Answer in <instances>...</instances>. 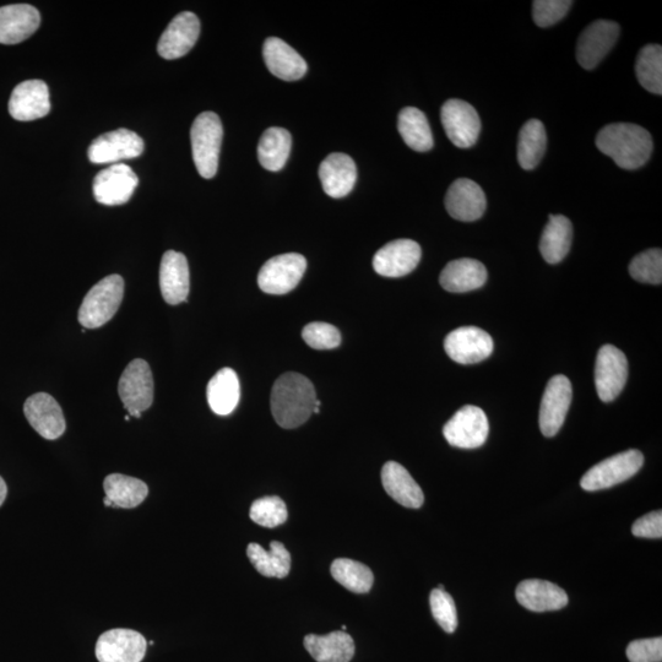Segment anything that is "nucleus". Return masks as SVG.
Returning a JSON list of instances; mask_svg holds the SVG:
<instances>
[{
    "mask_svg": "<svg viewBox=\"0 0 662 662\" xmlns=\"http://www.w3.org/2000/svg\"><path fill=\"white\" fill-rule=\"evenodd\" d=\"M270 405L276 423L286 430H292L308 421L314 408H320V401L307 377L289 372L282 374L275 382Z\"/></svg>",
    "mask_w": 662,
    "mask_h": 662,
    "instance_id": "f257e3e1",
    "label": "nucleus"
},
{
    "mask_svg": "<svg viewBox=\"0 0 662 662\" xmlns=\"http://www.w3.org/2000/svg\"><path fill=\"white\" fill-rule=\"evenodd\" d=\"M596 146L623 170H637L653 153V139L647 129L632 123H613L602 128Z\"/></svg>",
    "mask_w": 662,
    "mask_h": 662,
    "instance_id": "f03ea898",
    "label": "nucleus"
},
{
    "mask_svg": "<svg viewBox=\"0 0 662 662\" xmlns=\"http://www.w3.org/2000/svg\"><path fill=\"white\" fill-rule=\"evenodd\" d=\"M222 138L224 128L216 113L203 112L195 118L191 129L193 160L205 179L214 178L219 168Z\"/></svg>",
    "mask_w": 662,
    "mask_h": 662,
    "instance_id": "7ed1b4c3",
    "label": "nucleus"
},
{
    "mask_svg": "<svg viewBox=\"0 0 662 662\" xmlns=\"http://www.w3.org/2000/svg\"><path fill=\"white\" fill-rule=\"evenodd\" d=\"M124 297L121 275H110L97 282L85 296L79 309V323L85 329H97L116 316Z\"/></svg>",
    "mask_w": 662,
    "mask_h": 662,
    "instance_id": "20e7f679",
    "label": "nucleus"
},
{
    "mask_svg": "<svg viewBox=\"0 0 662 662\" xmlns=\"http://www.w3.org/2000/svg\"><path fill=\"white\" fill-rule=\"evenodd\" d=\"M119 398L129 416L139 419L154 403V378L149 363L137 358L129 363L118 384Z\"/></svg>",
    "mask_w": 662,
    "mask_h": 662,
    "instance_id": "39448f33",
    "label": "nucleus"
},
{
    "mask_svg": "<svg viewBox=\"0 0 662 662\" xmlns=\"http://www.w3.org/2000/svg\"><path fill=\"white\" fill-rule=\"evenodd\" d=\"M643 464L644 457L639 450H626L591 468L583 476L580 486L589 492L606 490L631 479L642 469Z\"/></svg>",
    "mask_w": 662,
    "mask_h": 662,
    "instance_id": "423d86ee",
    "label": "nucleus"
},
{
    "mask_svg": "<svg viewBox=\"0 0 662 662\" xmlns=\"http://www.w3.org/2000/svg\"><path fill=\"white\" fill-rule=\"evenodd\" d=\"M306 269L307 260L302 254H281L269 259L260 269L258 285L269 295H285L296 289Z\"/></svg>",
    "mask_w": 662,
    "mask_h": 662,
    "instance_id": "0eeeda50",
    "label": "nucleus"
},
{
    "mask_svg": "<svg viewBox=\"0 0 662 662\" xmlns=\"http://www.w3.org/2000/svg\"><path fill=\"white\" fill-rule=\"evenodd\" d=\"M490 425L484 411L476 406H464L443 428L444 437L450 446L461 449H476L487 441Z\"/></svg>",
    "mask_w": 662,
    "mask_h": 662,
    "instance_id": "6e6552de",
    "label": "nucleus"
},
{
    "mask_svg": "<svg viewBox=\"0 0 662 662\" xmlns=\"http://www.w3.org/2000/svg\"><path fill=\"white\" fill-rule=\"evenodd\" d=\"M144 153V140L128 129H117L100 135L92 141L88 150L92 164H113L135 159Z\"/></svg>",
    "mask_w": 662,
    "mask_h": 662,
    "instance_id": "1a4fd4ad",
    "label": "nucleus"
},
{
    "mask_svg": "<svg viewBox=\"0 0 662 662\" xmlns=\"http://www.w3.org/2000/svg\"><path fill=\"white\" fill-rule=\"evenodd\" d=\"M628 379V360L612 345L602 346L596 358L595 385L599 398L611 403L622 393Z\"/></svg>",
    "mask_w": 662,
    "mask_h": 662,
    "instance_id": "9d476101",
    "label": "nucleus"
},
{
    "mask_svg": "<svg viewBox=\"0 0 662 662\" xmlns=\"http://www.w3.org/2000/svg\"><path fill=\"white\" fill-rule=\"evenodd\" d=\"M441 119L447 137L461 149L471 148L480 137L481 121L479 113L470 103L449 100L441 110Z\"/></svg>",
    "mask_w": 662,
    "mask_h": 662,
    "instance_id": "9b49d317",
    "label": "nucleus"
},
{
    "mask_svg": "<svg viewBox=\"0 0 662 662\" xmlns=\"http://www.w3.org/2000/svg\"><path fill=\"white\" fill-rule=\"evenodd\" d=\"M620 36V25L615 21L598 20L590 24L580 35L577 45V61L586 70L602 62L616 45Z\"/></svg>",
    "mask_w": 662,
    "mask_h": 662,
    "instance_id": "f8f14e48",
    "label": "nucleus"
},
{
    "mask_svg": "<svg viewBox=\"0 0 662 662\" xmlns=\"http://www.w3.org/2000/svg\"><path fill=\"white\" fill-rule=\"evenodd\" d=\"M572 403V384L566 376H555L547 383L540 408V430L545 437L560 432Z\"/></svg>",
    "mask_w": 662,
    "mask_h": 662,
    "instance_id": "ddd939ff",
    "label": "nucleus"
},
{
    "mask_svg": "<svg viewBox=\"0 0 662 662\" xmlns=\"http://www.w3.org/2000/svg\"><path fill=\"white\" fill-rule=\"evenodd\" d=\"M146 647L143 634L133 629H112L97 640L96 658L100 662H141Z\"/></svg>",
    "mask_w": 662,
    "mask_h": 662,
    "instance_id": "4468645a",
    "label": "nucleus"
},
{
    "mask_svg": "<svg viewBox=\"0 0 662 662\" xmlns=\"http://www.w3.org/2000/svg\"><path fill=\"white\" fill-rule=\"evenodd\" d=\"M139 178L128 165L116 164L103 170L94 179L92 189L100 204L123 205L133 197Z\"/></svg>",
    "mask_w": 662,
    "mask_h": 662,
    "instance_id": "2eb2a0df",
    "label": "nucleus"
},
{
    "mask_svg": "<svg viewBox=\"0 0 662 662\" xmlns=\"http://www.w3.org/2000/svg\"><path fill=\"white\" fill-rule=\"evenodd\" d=\"M444 349L460 365L485 361L493 352V340L485 330L476 327L455 329L444 340Z\"/></svg>",
    "mask_w": 662,
    "mask_h": 662,
    "instance_id": "dca6fc26",
    "label": "nucleus"
},
{
    "mask_svg": "<svg viewBox=\"0 0 662 662\" xmlns=\"http://www.w3.org/2000/svg\"><path fill=\"white\" fill-rule=\"evenodd\" d=\"M421 247L412 240H396L374 255L373 268L384 278H403L414 271L421 260Z\"/></svg>",
    "mask_w": 662,
    "mask_h": 662,
    "instance_id": "f3484780",
    "label": "nucleus"
},
{
    "mask_svg": "<svg viewBox=\"0 0 662 662\" xmlns=\"http://www.w3.org/2000/svg\"><path fill=\"white\" fill-rule=\"evenodd\" d=\"M50 111V90L45 81H24L16 86L10 96L9 113L16 121H36L46 117Z\"/></svg>",
    "mask_w": 662,
    "mask_h": 662,
    "instance_id": "a211bd4d",
    "label": "nucleus"
},
{
    "mask_svg": "<svg viewBox=\"0 0 662 662\" xmlns=\"http://www.w3.org/2000/svg\"><path fill=\"white\" fill-rule=\"evenodd\" d=\"M24 414L31 427L48 441L62 437L67 428L61 406L47 393L30 396L24 405Z\"/></svg>",
    "mask_w": 662,
    "mask_h": 662,
    "instance_id": "6ab92c4d",
    "label": "nucleus"
},
{
    "mask_svg": "<svg viewBox=\"0 0 662 662\" xmlns=\"http://www.w3.org/2000/svg\"><path fill=\"white\" fill-rule=\"evenodd\" d=\"M199 35L198 16L189 12L178 14L161 35L157 52L168 61L184 57L197 43Z\"/></svg>",
    "mask_w": 662,
    "mask_h": 662,
    "instance_id": "aec40b11",
    "label": "nucleus"
},
{
    "mask_svg": "<svg viewBox=\"0 0 662 662\" xmlns=\"http://www.w3.org/2000/svg\"><path fill=\"white\" fill-rule=\"evenodd\" d=\"M486 195L479 184L460 178L449 187L446 195L448 214L455 220L472 222L485 214Z\"/></svg>",
    "mask_w": 662,
    "mask_h": 662,
    "instance_id": "412c9836",
    "label": "nucleus"
},
{
    "mask_svg": "<svg viewBox=\"0 0 662 662\" xmlns=\"http://www.w3.org/2000/svg\"><path fill=\"white\" fill-rule=\"evenodd\" d=\"M191 287L188 260L186 255L167 251L160 267V289L162 297L171 306L186 302Z\"/></svg>",
    "mask_w": 662,
    "mask_h": 662,
    "instance_id": "4be33fe9",
    "label": "nucleus"
},
{
    "mask_svg": "<svg viewBox=\"0 0 662 662\" xmlns=\"http://www.w3.org/2000/svg\"><path fill=\"white\" fill-rule=\"evenodd\" d=\"M41 24L39 10L29 4L0 8V43L18 45L34 35Z\"/></svg>",
    "mask_w": 662,
    "mask_h": 662,
    "instance_id": "5701e85b",
    "label": "nucleus"
},
{
    "mask_svg": "<svg viewBox=\"0 0 662 662\" xmlns=\"http://www.w3.org/2000/svg\"><path fill=\"white\" fill-rule=\"evenodd\" d=\"M263 57L269 72L281 80H300L307 73V63L301 54L278 37L265 40Z\"/></svg>",
    "mask_w": 662,
    "mask_h": 662,
    "instance_id": "b1692460",
    "label": "nucleus"
},
{
    "mask_svg": "<svg viewBox=\"0 0 662 662\" xmlns=\"http://www.w3.org/2000/svg\"><path fill=\"white\" fill-rule=\"evenodd\" d=\"M319 178L329 197L344 198L355 187L357 167L349 155L331 154L320 164Z\"/></svg>",
    "mask_w": 662,
    "mask_h": 662,
    "instance_id": "393cba45",
    "label": "nucleus"
},
{
    "mask_svg": "<svg viewBox=\"0 0 662 662\" xmlns=\"http://www.w3.org/2000/svg\"><path fill=\"white\" fill-rule=\"evenodd\" d=\"M515 595L520 605L533 612L558 611L568 604L566 591L547 580H524Z\"/></svg>",
    "mask_w": 662,
    "mask_h": 662,
    "instance_id": "a878e982",
    "label": "nucleus"
},
{
    "mask_svg": "<svg viewBox=\"0 0 662 662\" xmlns=\"http://www.w3.org/2000/svg\"><path fill=\"white\" fill-rule=\"evenodd\" d=\"M382 482L384 490L401 506L417 509L425 502L421 487L412 479L409 471L395 461H388L383 466Z\"/></svg>",
    "mask_w": 662,
    "mask_h": 662,
    "instance_id": "bb28decb",
    "label": "nucleus"
},
{
    "mask_svg": "<svg viewBox=\"0 0 662 662\" xmlns=\"http://www.w3.org/2000/svg\"><path fill=\"white\" fill-rule=\"evenodd\" d=\"M487 281L485 265L475 259H458L443 269L439 282L444 290L464 293L480 289Z\"/></svg>",
    "mask_w": 662,
    "mask_h": 662,
    "instance_id": "cd10ccee",
    "label": "nucleus"
},
{
    "mask_svg": "<svg viewBox=\"0 0 662 662\" xmlns=\"http://www.w3.org/2000/svg\"><path fill=\"white\" fill-rule=\"evenodd\" d=\"M210 409L219 416H227L236 410L241 399V385L237 373L222 368L210 379L206 389Z\"/></svg>",
    "mask_w": 662,
    "mask_h": 662,
    "instance_id": "c85d7f7f",
    "label": "nucleus"
},
{
    "mask_svg": "<svg viewBox=\"0 0 662 662\" xmlns=\"http://www.w3.org/2000/svg\"><path fill=\"white\" fill-rule=\"evenodd\" d=\"M305 648L317 662H350L355 655L354 639L343 631L327 636L308 634Z\"/></svg>",
    "mask_w": 662,
    "mask_h": 662,
    "instance_id": "c756f323",
    "label": "nucleus"
},
{
    "mask_svg": "<svg viewBox=\"0 0 662 662\" xmlns=\"http://www.w3.org/2000/svg\"><path fill=\"white\" fill-rule=\"evenodd\" d=\"M572 237L571 220L563 215H550L540 241V252L548 264L561 263L567 257Z\"/></svg>",
    "mask_w": 662,
    "mask_h": 662,
    "instance_id": "7c9ffc66",
    "label": "nucleus"
},
{
    "mask_svg": "<svg viewBox=\"0 0 662 662\" xmlns=\"http://www.w3.org/2000/svg\"><path fill=\"white\" fill-rule=\"evenodd\" d=\"M292 148L289 130L273 127L265 130L258 145V159L265 170L278 172L285 167Z\"/></svg>",
    "mask_w": 662,
    "mask_h": 662,
    "instance_id": "2f4dec72",
    "label": "nucleus"
},
{
    "mask_svg": "<svg viewBox=\"0 0 662 662\" xmlns=\"http://www.w3.org/2000/svg\"><path fill=\"white\" fill-rule=\"evenodd\" d=\"M247 555L255 569L264 577L282 579L290 573V552L279 541L271 542L269 551H265L258 544H249Z\"/></svg>",
    "mask_w": 662,
    "mask_h": 662,
    "instance_id": "473e14b6",
    "label": "nucleus"
},
{
    "mask_svg": "<svg viewBox=\"0 0 662 662\" xmlns=\"http://www.w3.org/2000/svg\"><path fill=\"white\" fill-rule=\"evenodd\" d=\"M398 129L406 145L417 153H427L433 148V135L428 119L415 107H406L399 113Z\"/></svg>",
    "mask_w": 662,
    "mask_h": 662,
    "instance_id": "72a5a7b5",
    "label": "nucleus"
},
{
    "mask_svg": "<svg viewBox=\"0 0 662 662\" xmlns=\"http://www.w3.org/2000/svg\"><path fill=\"white\" fill-rule=\"evenodd\" d=\"M106 497L118 508H135L140 506L149 495L145 482L122 474L108 475L103 481Z\"/></svg>",
    "mask_w": 662,
    "mask_h": 662,
    "instance_id": "f704fd0d",
    "label": "nucleus"
},
{
    "mask_svg": "<svg viewBox=\"0 0 662 662\" xmlns=\"http://www.w3.org/2000/svg\"><path fill=\"white\" fill-rule=\"evenodd\" d=\"M547 148V134L544 124L531 119L519 133L518 161L526 171L534 170L540 164Z\"/></svg>",
    "mask_w": 662,
    "mask_h": 662,
    "instance_id": "c9c22d12",
    "label": "nucleus"
},
{
    "mask_svg": "<svg viewBox=\"0 0 662 662\" xmlns=\"http://www.w3.org/2000/svg\"><path fill=\"white\" fill-rule=\"evenodd\" d=\"M330 572L336 582L352 593L366 594L372 589L374 577L366 564L349 558H338L331 564Z\"/></svg>",
    "mask_w": 662,
    "mask_h": 662,
    "instance_id": "e433bc0d",
    "label": "nucleus"
},
{
    "mask_svg": "<svg viewBox=\"0 0 662 662\" xmlns=\"http://www.w3.org/2000/svg\"><path fill=\"white\" fill-rule=\"evenodd\" d=\"M637 79L640 85L651 94H662V48L648 45L638 54L636 63Z\"/></svg>",
    "mask_w": 662,
    "mask_h": 662,
    "instance_id": "4c0bfd02",
    "label": "nucleus"
},
{
    "mask_svg": "<svg viewBox=\"0 0 662 662\" xmlns=\"http://www.w3.org/2000/svg\"><path fill=\"white\" fill-rule=\"evenodd\" d=\"M251 519L264 528L274 529L284 524L289 517L287 507L280 497L269 496L257 499L251 507Z\"/></svg>",
    "mask_w": 662,
    "mask_h": 662,
    "instance_id": "58836bf2",
    "label": "nucleus"
},
{
    "mask_svg": "<svg viewBox=\"0 0 662 662\" xmlns=\"http://www.w3.org/2000/svg\"><path fill=\"white\" fill-rule=\"evenodd\" d=\"M629 274L634 280L644 284L661 285L662 252L661 249H649L637 255L629 265Z\"/></svg>",
    "mask_w": 662,
    "mask_h": 662,
    "instance_id": "ea45409f",
    "label": "nucleus"
},
{
    "mask_svg": "<svg viewBox=\"0 0 662 662\" xmlns=\"http://www.w3.org/2000/svg\"><path fill=\"white\" fill-rule=\"evenodd\" d=\"M431 611L443 631L454 633L458 627V612L455 602L446 590L434 589L430 596Z\"/></svg>",
    "mask_w": 662,
    "mask_h": 662,
    "instance_id": "a19ab883",
    "label": "nucleus"
},
{
    "mask_svg": "<svg viewBox=\"0 0 662 662\" xmlns=\"http://www.w3.org/2000/svg\"><path fill=\"white\" fill-rule=\"evenodd\" d=\"M302 338L316 350H333L341 344V334L334 325L314 322L302 330Z\"/></svg>",
    "mask_w": 662,
    "mask_h": 662,
    "instance_id": "79ce46f5",
    "label": "nucleus"
},
{
    "mask_svg": "<svg viewBox=\"0 0 662 662\" xmlns=\"http://www.w3.org/2000/svg\"><path fill=\"white\" fill-rule=\"evenodd\" d=\"M569 0H536L533 4V16L537 26L550 27L562 20L572 8Z\"/></svg>",
    "mask_w": 662,
    "mask_h": 662,
    "instance_id": "37998d69",
    "label": "nucleus"
},
{
    "mask_svg": "<svg viewBox=\"0 0 662 662\" xmlns=\"http://www.w3.org/2000/svg\"><path fill=\"white\" fill-rule=\"evenodd\" d=\"M627 658L631 662H661L662 639L659 637L634 640L627 647Z\"/></svg>",
    "mask_w": 662,
    "mask_h": 662,
    "instance_id": "c03bdc74",
    "label": "nucleus"
},
{
    "mask_svg": "<svg viewBox=\"0 0 662 662\" xmlns=\"http://www.w3.org/2000/svg\"><path fill=\"white\" fill-rule=\"evenodd\" d=\"M632 533L634 536L645 537V539H661V510H658V512H651L638 519L637 522L633 524Z\"/></svg>",
    "mask_w": 662,
    "mask_h": 662,
    "instance_id": "a18cd8bd",
    "label": "nucleus"
},
{
    "mask_svg": "<svg viewBox=\"0 0 662 662\" xmlns=\"http://www.w3.org/2000/svg\"><path fill=\"white\" fill-rule=\"evenodd\" d=\"M7 495H8L7 484H5L3 477L0 476V507H2V504L4 503L5 498H7Z\"/></svg>",
    "mask_w": 662,
    "mask_h": 662,
    "instance_id": "49530a36",
    "label": "nucleus"
},
{
    "mask_svg": "<svg viewBox=\"0 0 662 662\" xmlns=\"http://www.w3.org/2000/svg\"><path fill=\"white\" fill-rule=\"evenodd\" d=\"M103 503H105L106 507H115V504H113L107 497L103 499Z\"/></svg>",
    "mask_w": 662,
    "mask_h": 662,
    "instance_id": "de8ad7c7",
    "label": "nucleus"
},
{
    "mask_svg": "<svg viewBox=\"0 0 662 662\" xmlns=\"http://www.w3.org/2000/svg\"><path fill=\"white\" fill-rule=\"evenodd\" d=\"M129 420H130V416L127 415V416H126V421H129Z\"/></svg>",
    "mask_w": 662,
    "mask_h": 662,
    "instance_id": "09e8293b",
    "label": "nucleus"
}]
</instances>
